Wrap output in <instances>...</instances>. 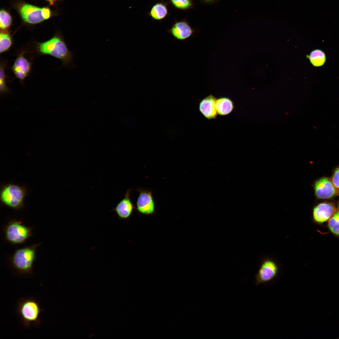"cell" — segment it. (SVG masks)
<instances>
[{
	"mask_svg": "<svg viewBox=\"0 0 339 339\" xmlns=\"http://www.w3.org/2000/svg\"><path fill=\"white\" fill-rule=\"evenodd\" d=\"M35 49L39 55H48L57 58L62 62L64 66H70L74 56L67 47L64 38L60 32H57L50 39L42 42H35Z\"/></svg>",
	"mask_w": 339,
	"mask_h": 339,
	"instance_id": "obj_1",
	"label": "cell"
},
{
	"mask_svg": "<svg viewBox=\"0 0 339 339\" xmlns=\"http://www.w3.org/2000/svg\"><path fill=\"white\" fill-rule=\"evenodd\" d=\"M25 52L20 51L17 55L11 69L15 77L22 84L30 74L32 67L31 61L25 56Z\"/></svg>",
	"mask_w": 339,
	"mask_h": 339,
	"instance_id": "obj_9",
	"label": "cell"
},
{
	"mask_svg": "<svg viewBox=\"0 0 339 339\" xmlns=\"http://www.w3.org/2000/svg\"><path fill=\"white\" fill-rule=\"evenodd\" d=\"M279 271V267L274 261L270 259L265 260L261 263L256 275V285L271 283L277 277Z\"/></svg>",
	"mask_w": 339,
	"mask_h": 339,
	"instance_id": "obj_7",
	"label": "cell"
},
{
	"mask_svg": "<svg viewBox=\"0 0 339 339\" xmlns=\"http://www.w3.org/2000/svg\"><path fill=\"white\" fill-rule=\"evenodd\" d=\"M173 7L176 9L183 11L193 7V0H169Z\"/></svg>",
	"mask_w": 339,
	"mask_h": 339,
	"instance_id": "obj_22",
	"label": "cell"
},
{
	"mask_svg": "<svg viewBox=\"0 0 339 339\" xmlns=\"http://www.w3.org/2000/svg\"><path fill=\"white\" fill-rule=\"evenodd\" d=\"M13 43L12 35L9 31H1L0 34V53L8 51Z\"/></svg>",
	"mask_w": 339,
	"mask_h": 339,
	"instance_id": "obj_18",
	"label": "cell"
},
{
	"mask_svg": "<svg viewBox=\"0 0 339 339\" xmlns=\"http://www.w3.org/2000/svg\"><path fill=\"white\" fill-rule=\"evenodd\" d=\"M217 99L210 94L203 99L199 104V109L200 112L207 119L215 118L217 115L216 106Z\"/></svg>",
	"mask_w": 339,
	"mask_h": 339,
	"instance_id": "obj_14",
	"label": "cell"
},
{
	"mask_svg": "<svg viewBox=\"0 0 339 339\" xmlns=\"http://www.w3.org/2000/svg\"><path fill=\"white\" fill-rule=\"evenodd\" d=\"M32 228L23 225L20 221L10 220L3 229L6 240L13 245L24 243L32 235Z\"/></svg>",
	"mask_w": 339,
	"mask_h": 339,
	"instance_id": "obj_5",
	"label": "cell"
},
{
	"mask_svg": "<svg viewBox=\"0 0 339 339\" xmlns=\"http://www.w3.org/2000/svg\"><path fill=\"white\" fill-rule=\"evenodd\" d=\"M328 226L330 231L334 234L339 236V207L333 215L329 219Z\"/></svg>",
	"mask_w": 339,
	"mask_h": 339,
	"instance_id": "obj_21",
	"label": "cell"
},
{
	"mask_svg": "<svg viewBox=\"0 0 339 339\" xmlns=\"http://www.w3.org/2000/svg\"><path fill=\"white\" fill-rule=\"evenodd\" d=\"M44 310L39 302L33 297L21 298L17 302L16 310L24 326L29 328L33 324L35 327L41 323L40 315Z\"/></svg>",
	"mask_w": 339,
	"mask_h": 339,
	"instance_id": "obj_2",
	"label": "cell"
},
{
	"mask_svg": "<svg viewBox=\"0 0 339 339\" xmlns=\"http://www.w3.org/2000/svg\"><path fill=\"white\" fill-rule=\"evenodd\" d=\"M337 208L334 205L328 202L321 203L315 207L313 211L314 220L318 223L327 221L335 212Z\"/></svg>",
	"mask_w": 339,
	"mask_h": 339,
	"instance_id": "obj_13",
	"label": "cell"
},
{
	"mask_svg": "<svg viewBox=\"0 0 339 339\" xmlns=\"http://www.w3.org/2000/svg\"><path fill=\"white\" fill-rule=\"evenodd\" d=\"M132 191L131 189L127 190L124 197L110 211V212H115L120 220L129 219L136 209L130 198Z\"/></svg>",
	"mask_w": 339,
	"mask_h": 339,
	"instance_id": "obj_10",
	"label": "cell"
},
{
	"mask_svg": "<svg viewBox=\"0 0 339 339\" xmlns=\"http://www.w3.org/2000/svg\"><path fill=\"white\" fill-rule=\"evenodd\" d=\"M135 191L139 192L136 207L137 213L145 215L155 214V205L152 191L140 188Z\"/></svg>",
	"mask_w": 339,
	"mask_h": 339,
	"instance_id": "obj_8",
	"label": "cell"
},
{
	"mask_svg": "<svg viewBox=\"0 0 339 339\" xmlns=\"http://www.w3.org/2000/svg\"><path fill=\"white\" fill-rule=\"evenodd\" d=\"M331 180L338 193H339V167L335 170Z\"/></svg>",
	"mask_w": 339,
	"mask_h": 339,
	"instance_id": "obj_23",
	"label": "cell"
},
{
	"mask_svg": "<svg viewBox=\"0 0 339 339\" xmlns=\"http://www.w3.org/2000/svg\"><path fill=\"white\" fill-rule=\"evenodd\" d=\"M203 2L207 3H211L214 2L218 0H201Z\"/></svg>",
	"mask_w": 339,
	"mask_h": 339,
	"instance_id": "obj_25",
	"label": "cell"
},
{
	"mask_svg": "<svg viewBox=\"0 0 339 339\" xmlns=\"http://www.w3.org/2000/svg\"><path fill=\"white\" fill-rule=\"evenodd\" d=\"M168 3L164 1L156 3L151 7L148 15L153 20L161 21L169 15Z\"/></svg>",
	"mask_w": 339,
	"mask_h": 339,
	"instance_id": "obj_15",
	"label": "cell"
},
{
	"mask_svg": "<svg viewBox=\"0 0 339 339\" xmlns=\"http://www.w3.org/2000/svg\"><path fill=\"white\" fill-rule=\"evenodd\" d=\"M314 190L316 197L320 199H328L335 196L338 192L331 180L324 177L315 183Z\"/></svg>",
	"mask_w": 339,
	"mask_h": 339,
	"instance_id": "obj_12",
	"label": "cell"
},
{
	"mask_svg": "<svg viewBox=\"0 0 339 339\" xmlns=\"http://www.w3.org/2000/svg\"><path fill=\"white\" fill-rule=\"evenodd\" d=\"M12 23V18L7 10L2 8L0 11V28L1 31H8Z\"/></svg>",
	"mask_w": 339,
	"mask_h": 339,
	"instance_id": "obj_19",
	"label": "cell"
},
{
	"mask_svg": "<svg viewBox=\"0 0 339 339\" xmlns=\"http://www.w3.org/2000/svg\"><path fill=\"white\" fill-rule=\"evenodd\" d=\"M216 109L218 114L220 116L228 115L232 112L234 108L232 101L229 98L223 97L217 99Z\"/></svg>",
	"mask_w": 339,
	"mask_h": 339,
	"instance_id": "obj_16",
	"label": "cell"
},
{
	"mask_svg": "<svg viewBox=\"0 0 339 339\" xmlns=\"http://www.w3.org/2000/svg\"><path fill=\"white\" fill-rule=\"evenodd\" d=\"M167 32L175 40L185 41L193 35L195 30L186 20L175 21Z\"/></svg>",
	"mask_w": 339,
	"mask_h": 339,
	"instance_id": "obj_11",
	"label": "cell"
},
{
	"mask_svg": "<svg viewBox=\"0 0 339 339\" xmlns=\"http://www.w3.org/2000/svg\"><path fill=\"white\" fill-rule=\"evenodd\" d=\"M41 243L16 249L10 259L13 267L19 273L29 275L33 273L36 251Z\"/></svg>",
	"mask_w": 339,
	"mask_h": 339,
	"instance_id": "obj_3",
	"label": "cell"
},
{
	"mask_svg": "<svg viewBox=\"0 0 339 339\" xmlns=\"http://www.w3.org/2000/svg\"><path fill=\"white\" fill-rule=\"evenodd\" d=\"M26 191L24 187L12 183L3 186L1 189L0 198L2 203L15 210L23 208Z\"/></svg>",
	"mask_w": 339,
	"mask_h": 339,
	"instance_id": "obj_4",
	"label": "cell"
},
{
	"mask_svg": "<svg viewBox=\"0 0 339 339\" xmlns=\"http://www.w3.org/2000/svg\"><path fill=\"white\" fill-rule=\"evenodd\" d=\"M308 57L312 64L316 67L323 65L326 60L325 53L322 50L319 49L313 50L309 54Z\"/></svg>",
	"mask_w": 339,
	"mask_h": 339,
	"instance_id": "obj_17",
	"label": "cell"
},
{
	"mask_svg": "<svg viewBox=\"0 0 339 339\" xmlns=\"http://www.w3.org/2000/svg\"><path fill=\"white\" fill-rule=\"evenodd\" d=\"M45 0L46 1L50 3V4H51V5H53L54 4H55V3L58 0Z\"/></svg>",
	"mask_w": 339,
	"mask_h": 339,
	"instance_id": "obj_26",
	"label": "cell"
},
{
	"mask_svg": "<svg viewBox=\"0 0 339 339\" xmlns=\"http://www.w3.org/2000/svg\"><path fill=\"white\" fill-rule=\"evenodd\" d=\"M42 13L45 20L49 19L52 15V12L50 8L48 7L42 8Z\"/></svg>",
	"mask_w": 339,
	"mask_h": 339,
	"instance_id": "obj_24",
	"label": "cell"
},
{
	"mask_svg": "<svg viewBox=\"0 0 339 339\" xmlns=\"http://www.w3.org/2000/svg\"><path fill=\"white\" fill-rule=\"evenodd\" d=\"M16 8L23 22L27 25H35L45 20L42 15V8L20 2L16 5Z\"/></svg>",
	"mask_w": 339,
	"mask_h": 339,
	"instance_id": "obj_6",
	"label": "cell"
},
{
	"mask_svg": "<svg viewBox=\"0 0 339 339\" xmlns=\"http://www.w3.org/2000/svg\"><path fill=\"white\" fill-rule=\"evenodd\" d=\"M7 61L1 59L0 65V91L1 94L10 91L6 84L7 75L5 69L7 67Z\"/></svg>",
	"mask_w": 339,
	"mask_h": 339,
	"instance_id": "obj_20",
	"label": "cell"
}]
</instances>
